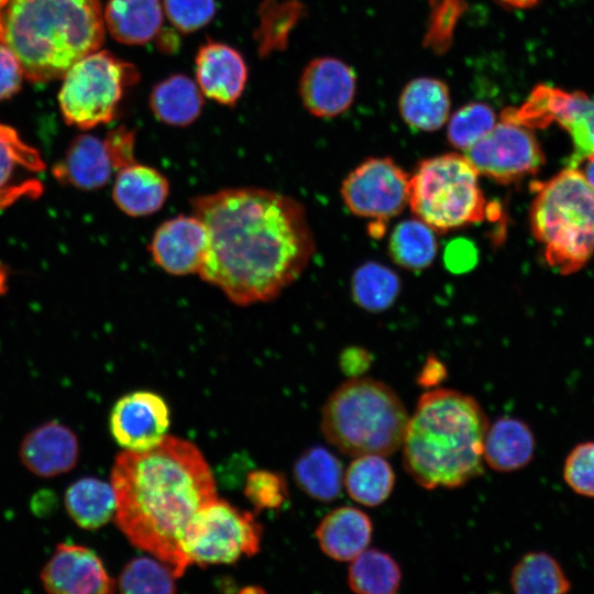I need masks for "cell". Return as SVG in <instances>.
I'll return each instance as SVG.
<instances>
[{"label": "cell", "instance_id": "6da1fadb", "mask_svg": "<svg viewBox=\"0 0 594 594\" xmlns=\"http://www.w3.org/2000/svg\"><path fill=\"white\" fill-rule=\"evenodd\" d=\"M210 234L199 277L238 306L278 297L308 266L315 239L305 207L258 187L220 189L191 198Z\"/></svg>", "mask_w": 594, "mask_h": 594}, {"label": "cell", "instance_id": "7a4b0ae2", "mask_svg": "<svg viewBox=\"0 0 594 594\" xmlns=\"http://www.w3.org/2000/svg\"><path fill=\"white\" fill-rule=\"evenodd\" d=\"M110 483L120 530L134 547L182 576L189 566L180 548L185 530L217 498L213 475L199 449L166 436L150 450H124L116 458Z\"/></svg>", "mask_w": 594, "mask_h": 594}, {"label": "cell", "instance_id": "3957f363", "mask_svg": "<svg viewBox=\"0 0 594 594\" xmlns=\"http://www.w3.org/2000/svg\"><path fill=\"white\" fill-rule=\"evenodd\" d=\"M488 419L472 396L449 388L422 394L409 417L404 468L421 487L453 488L484 472L483 444Z\"/></svg>", "mask_w": 594, "mask_h": 594}, {"label": "cell", "instance_id": "277c9868", "mask_svg": "<svg viewBox=\"0 0 594 594\" xmlns=\"http://www.w3.org/2000/svg\"><path fill=\"white\" fill-rule=\"evenodd\" d=\"M103 38L99 0H9L0 11V42L32 81L64 77Z\"/></svg>", "mask_w": 594, "mask_h": 594}, {"label": "cell", "instance_id": "5b68a950", "mask_svg": "<svg viewBox=\"0 0 594 594\" xmlns=\"http://www.w3.org/2000/svg\"><path fill=\"white\" fill-rule=\"evenodd\" d=\"M409 420L402 399L372 377H350L328 397L321 430L348 457L392 455L402 446Z\"/></svg>", "mask_w": 594, "mask_h": 594}, {"label": "cell", "instance_id": "8992f818", "mask_svg": "<svg viewBox=\"0 0 594 594\" xmlns=\"http://www.w3.org/2000/svg\"><path fill=\"white\" fill-rule=\"evenodd\" d=\"M530 226L548 264L562 274L581 268L594 254V188L576 167L537 185Z\"/></svg>", "mask_w": 594, "mask_h": 594}, {"label": "cell", "instance_id": "52a82bcc", "mask_svg": "<svg viewBox=\"0 0 594 594\" xmlns=\"http://www.w3.org/2000/svg\"><path fill=\"white\" fill-rule=\"evenodd\" d=\"M479 176L465 155L447 153L424 160L410 176L408 206L436 232L480 222L487 207Z\"/></svg>", "mask_w": 594, "mask_h": 594}, {"label": "cell", "instance_id": "ba28073f", "mask_svg": "<svg viewBox=\"0 0 594 594\" xmlns=\"http://www.w3.org/2000/svg\"><path fill=\"white\" fill-rule=\"evenodd\" d=\"M140 73L107 51H96L75 63L64 75L59 103L64 119L81 129L110 122L124 90Z\"/></svg>", "mask_w": 594, "mask_h": 594}, {"label": "cell", "instance_id": "9c48e42d", "mask_svg": "<svg viewBox=\"0 0 594 594\" xmlns=\"http://www.w3.org/2000/svg\"><path fill=\"white\" fill-rule=\"evenodd\" d=\"M262 527L249 512L216 498L188 524L182 552L189 565L231 563L260 550Z\"/></svg>", "mask_w": 594, "mask_h": 594}, {"label": "cell", "instance_id": "30bf717a", "mask_svg": "<svg viewBox=\"0 0 594 594\" xmlns=\"http://www.w3.org/2000/svg\"><path fill=\"white\" fill-rule=\"evenodd\" d=\"M410 176L388 157H371L342 182L344 205L355 216L371 219L373 232L399 215L409 201Z\"/></svg>", "mask_w": 594, "mask_h": 594}, {"label": "cell", "instance_id": "8fae6325", "mask_svg": "<svg viewBox=\"0 0 594 594\" xmlns=\"http://www.w3.org/2000/svg\"><path fill=\"white\" fill-rule=\"evenodd\" d=\"M504 117L529 129L559 123L570 133L574 145L571 167L594 153V99L584 92L540 85L520 109L507 110Z\"/></svg>", "mask_w": 594, "mask_h": 594}, {"label": "cell", "instance_id": "7c38bea8", "mask_svg": "<svg viewBox=\"0 0 594 594\" xmlns=\"http://www.w3.org/2000/svg\"><path fill=\"white\" fill-rule=\"evenodd\" d=\"M464 152L480 175L502 184L537 172L544 160L529 128L506 118Z\"/></svg>", "mask_w": 594, "mask_h": 594}, {"label": "cell", "instance_id": "4fadbf2b", "mask_svg": "<svg viewBox=\"0 0 594 594\" xmlns=\"http://www.w3.org/2000/svg\"><path fill=\"white\" fill-rule=\"evenodd\" d=\"M210 251V234L196 215H178L155 230L150 253L155 264L170 275L197 274L204 268Z\"/></svg>", "mask_w": 594, "mask_h": 594}, {"label": "cell", "instance_id": "5bb4252c", "mask_svg": "<svg viewBox=\"0 0 594 594\" xmlns=\"http://www.w3.org/2000/svg\"><path fill=\"white\" fill-rule=\"evenodd\" d=\"M169 427L165 400L152 392L139 391L121 397L110 415V430L124 450L141 452L160 444Z\"/></svg>", "mask_w": 594, "mask_h": 594}, {"label": "cell", "instance_id": "9a60e30c", "mask_svg": "<svg viewBox=\"0 0 594 594\" xmlns=\"http://www.w3.org/2000/svg\"><path fill=\"white\" fill-rule=\"evenodd\" d=\"M300 100L312 116L333 118L346 111L356 92L353 68L336 57H317L304 68L298 85Z\"/></svg>", "mask_w": 594, "mask_h": 594}, {"label": "cell", "instance_id": "2e32d148", "mask_svg": "<svg viewBox=\"0 0 594 594\" xmlns=\"http://www.w3.org/2000/svg\"><path fill=\"white\" fill-rule=\"evenodd\" d=\"M41 580L44 588L55 594H108L116 585L94 550L73 543L56 547Z\"/></svg>", "mask_w": 594, "mask_h": 594}, {"label": "cell", "instance_id": "e0dca14e", "mask_svg": "<svg viewBox=\"0 0 594 594\" xmlns=\"http://www.w3.org/2000/svg\"><path fill=\"white\" fill-rule=\"evenodd\" d=\"M196 82L205 97L223 106H234L248 82V66L239 51L207 41L195 57Z\"/></svg>", "mask_w": 594, "mask_h": 594}, {"label": "cell", "instance_id": "ac0fdd59", "mask_svg": "<svg viewBox=\"0 0 594 594\" xmlns=\"http://www.w3.org/2000/svg\"><path fill=\"white\" fill-rule=\"evenodd\" d=\"M45 168L40 153L26 145L10 127L0 123V209L21 198H37L43 184L37 175Z\"/></svg>", "mask_w": 594, "mask_h": 594}, {"label": "cell", "instance_id": "d6986e66", "mask_svg": "<svg viewBox=\"0 0 594 594\" xmlns=\"http://www.w3.org/2000/svg\"><path fill=\"white\" fill-rule=\"evenodd\" d=\"M76 435L66 426L48 421L29 432L20 447L25 468L41 477H52L70 471L78 461Z\"/></svg>", "mask_w": 594, "mask_h": 594}, {"label": "cell", "instance_id": "ffe728a7", "mask_svg": "<svg viewBox=\"0 0 594 594\" xmlns=\"http://www.w3.org/2000/svg\"><path fill=\"white\" fill-rule=\"evenodd\" d=\"M117 170L106 140L85 134L70 144L65 157L54 167L55 177L80 189L105 186Z\"/></svg>", "mask_w": 594, "mask_h": 594}, {"label": "cell", "instance_id": "44dd1931", "mask_svg": "<svg viewBox=\"0 0 594 594\" xmlns=\"http://www.w3.org/2000/svg\"><path fill=\"white\" fill-rule=\"evenodd\" d=\"M169 195L168 179L154 167L138 162L118 170L113 200L131 217H145L158 211Z\"/></svg>", "mask_w": 594, "mask_h": 594}, {"label": "cell", "instance_id": "7402d4cb", "mask_svg": "<svg viewBox=\"0 0 594 594\" xmlns=\"http://www.w3.org/2000/svg\"><path fill=\"white\" fill-rule=\"evenodd\" d=\"M536 451L535 435L524 420L505 416L488 425L484 444V462L497 472H514L527 466Z\"/></svg>", "mask_w": 594, "mask_h": 594}, {"label": "cell", "instance_id": "603a6c76", "mask_svg": "<svg viewBox=\"0 0 594 594\" xmlns=\"http://www.w3.org/2000/svg\"><path fill=\"white\" fill-rule=\"evenodd\" d=\"M373 534L371 518L361 509L343 506L323 517L316 530L321 550L337 561H351L364 551Z\"/></svg>", "mask_w": 594, "mask_h": 594}, {"label": "cell", "instance_id": "cb8c5ba5", "mask_svg": "<svg viewBox=\"0 0 594 594\" xmlns=\"http://www.w3.org/2000/svg\"><path fill=\"white\" fill-rule=\"evenodd\" d=\"M164 18L161 0H108L103 20L111 36L127 45L156 38Z\"/></svg>", "mask_w": 594, "mask_h": 594}, {"label": "cell", "instance_id": "d4e9b609", "mask_svg": "<svg viewBox=\"0 0 594 594\" xmlns=\"http://www.w3.org/2000/svg\"><path fill=\"white\" fill-rule=\"evenodd\" d=\"M449 88L440 79L418 77L403 89L398 108L403 120L420 131H436L444 125L450 112Z\"/></svg>", "mask_w": 594, "mask_h": 594}, {"label": "cell", "instance_id": "484cf974", "mask_svg": "<svg viewBox=\"0 0 594 594\" xmlns=\"http://www.w3.org/2000/svg\"><path fill=\"white\" fill-rule=\"evenodd\" d=\"M196 80L174 74L158 81L150 94V108L154 117L170 127L184 128L201 114L205 103Z\"/></svg>", "mask_w": 594, "mask_h": 594}, {"label": "cell", "instance_id": "4316f807", "mask_svg": "<svg viewBox=\"0 0 594 594\" xmlns=\"http://www.w3.org/2000/svg\"><path fill=\"white\" fill-rule=\"evenodd\" d=\"M65 507L72 519L84 529H97L116 514V494L111 483L84 477L65 493Z\"/></svg>", "mask_w": 594, "mask_h": 594}, {"label": "cell", "instance_id": "83f0119b", "mask_svg": "<svg viewBox=\"0 0 594 594\" xmlns=\"http://www.w3.org/2000/svg\"><path fill=\"white\" fill-rule=\"evenodd\" d=\"M295 482L308 496L320 501L336 499L343 484V469L336 455L323 447H311L294 465Z\"/></svg>", "mask_w": 594, "mask_h": 594}, {"label": "cell", "instance_id": "f1b7e54d", "mask_svg": "<svg viewBox=\"0 0 594 594\" xmlns=\"http://www.w3.org/2000/svg\"><path fill=\"white\" fill-rule=\"evenodd\" d=\"M349 496L359 504L374 507L391 495L395 474L385 457L365 454L355 457L343 474Z\"/></svg>", "mask_w": 594, "mask_h": 594}, {"label": "cell", "instance_id": "f546056e", "mask_svg": "<svg viewBox=\"0 0 594 594\" xmlns=\"http://www.w3.org/2000/svg\"><path fill=\"white\" fill-rule=\"evenodd\" d=\"M509 582L517 594H564L572 587L560 562L544 551L524 554L514 565Z\"/></svg>", "mask_w": 594, "mask_h": 594}, {"label": "cell", "instance_id": "4dcf8cb0", "mask_svg": "<svg viewBox=\"0 0 594 594\" xmlns=\"http://www.w3.org/2000/svg\"><path fill=\"white\" fill-rule=\"evenodd\" d=\"M305 13L306 8L299 0H263L254 31L258 55L267 57L285 50L290 32Z\"/></svg>", "mask_w": 594, "mask_h": 594}, {"label": "cell", "instance_id": "1f68e13d", "mask_svg": "<svg viewBox=\"0 0 594 594\" xmlns=\"http://www.w3.org/2000/svg\"><path fill=\"white\" fill-rule=\"evenodd\" d=\"M435 232L418 218L399 222L389 237L391 257L406 270L418 271L428 267L438 251Z\"/></svg>", "mask_w": 594, "mask_h": 594}, {"label": "cell", "instance_id": "d6a6232c", "mask_svg": "<svg viewBox=\"0 0 594 594\" xmlns=\"http://www.w3.org/2000/svg\"><path fill=\"white\" fill-rule=\"evenodd\" d=\"M402 572L398 563L377 549H365L351 560L348 584L360 594H393L398 591Z\"/></svg>", "mask_w": 594, "mask_h": 594}, {"label": "cell", "instance_id": "836d02e7", "mask_svg": "<svg viewBox=\"0 0 594 594\" xmlns=\"http://www.w3.org/2000/svg\"><path fill=\"white\" fill-rule=\"evenodd\" d=\"M353 300L372 312L384 311L396 300L400 290L398 275L387 266L366 262L352 276Z\"/></svg>", "mask_w": 594, "mask_h": 594}, {"label": "cell", "instance_id": "e575fe53", "mask_svg": "<svg viewBox=\"0 0 594 594\" xmlns=\"http://www.w3.org/2000/svg\"><path fill=\"white\" fill-rule=\"evenodd\" d=\"M176 574L173 568L157 558L140 557L131 560L122 570L118 586L122 593L176 592Z\"/></svg>", "mask_w": 594, "mask_h": 594}, {"label": "cell", "instance_id": "d590c367", "mask_svg": "<svg viewBox=\"0 0 594 594\" xmlns=\"http://www.w3.org/2000/svg\"><path fill=\"white\" fill-rule=\"evenodd\" d=\"M497 123L492 107L483 102H470L455 111L448 123V141L466 151L484 138Z\"/></svg>", "mask_w": 594, "mask_h": 594}, {"label": "cell", "instance_id": "8d00e7d4", "mask_svg": "<svg viewBox=\"0 0 594 594\" xmlns=\"http://www.w3.org/2000/svg\"><path fill=\"white\" fill-rule=\"evenodd\" d=\"M562 476L575 494L594 498V440L571 449L564 459Z\"/></svg>", "mask_w": 594, "mask_h": 594}, {"label": "cell", "instance_id": "74e56055", "mask_svg": "<svg viewBox=\"0 0 594 594\" xmlns=\"http://www.w3.org/2000/svg\"><path fill=\"white\" fill-rule=\"evenodd\" d=\"M244 493L257 510L280 508L288 498L284 475L267 470L249 473Z\"/></svg>", "mask_w": 594, "mask_h": 594}, {"label": "cell", "instance_id": "f35d334b", "mask_svg": "<svg viewBox=\"0 0 594 594\" xmlns=\"http://www.w3.org/2000/svg\"><path fill=\"white\" fill-rule=\"evenodd\" d=\"M163 10L172 25L182 33L206 26L216 14L215 0H163Z\"/></svg>", "mask_w": 594, "mask_h": 594}, {"label": "cell", "instance_id": "ab89813d", "mask_svg": "<svg viewBox=\"0 0 594 594\" xmlns=\"http://www.w3.org/2000/svg\"><path fill=\"white\" fill-rule=\"evenodd\" d=\"M461 4L462 0H441L432 12L426 41L439 53L449 46Z\"/></svg>", "mask_w": 594, "mask_h": 594}, {"label": "cell", "instance_id": "60d3db41", "mask_svg": "<svg viewBox=\"0 0 594 594\" xmlns=\"http://www.w3.org/2000/svg\"><path fill=\"white\" fill-rule=\"evenodd\" d=\"M117 170L135 163L134 158V131L127 127H118L108 132L105 138Z\"/></svg>", "mask_w": 594, "mask_h": 594}, {"label": "cell", "instance_id": "b9f144b4", "mask_svg": "<svg viewBox=\"0 0 594 594\" xmlns=\"http://www.w3.org/2000/svg\"><path fill=\"white\" fill-rule=\"evenodd\" d=\"M23 70L14 53L0 42V100L14 95L21 86Z\"/></svg>", "mask_w": 594, "mask_h": 594}, {"label": "cell", "instance_id": "7bdbcfd3", "mask_svg": "<svg viewBox=\"0 0 594 594\" xmlns=\"http://www.w3.org/2000/svg\"><path fill=\"white\" fill-rule=\"evenodd\" d=\"M477 260L475 245L465 239L451 241L444 250V263L454 273L471 270Z\"/></svg>", "mask_w": 594, "mask_h": 594}, {"label": "cell", "instance_id": "ee69618b", "mask_svg": "<svg viewBox=\"0 0 594 594\" xmlns=\"http://www.w3.org/2000/svg\"><path fill=\"white\" fill-rule=\"evenodd\" d=\"M371 365L370 353L358 346L345 349L340 356V366L350 377L361 376Z\"/></svg>", "mask_w": 594, "mask_h": 594}, {"label": "cell", "instance_id": "f6af8a7d", "mask_svg": "<svg viewBox=\"0 0 594 594\" xmlns=\"http://www.w3.org/2000/svg\"><path fill=\"white\" fill-rule=\"evenodd\" d=\"M444 376V366L438 360L430 358L420 372L418 383L425 387H431L440 383Z\"/></svg>", "mask_w": 594, "mask_h": 594}, {"label": "cell", "instance_id": "bcb514c9", "mask_svg": "<svg viewBox=\"0 0 594 594\" xmlns=\"http://www.w3.org/2000/svg\"><path fill=\"white\" fill-rule=\"evenodd\" d=\"M580 163L584 164V167L581 172L588 185L594 188V153L586 156Z\"/></svg>", "mask_w": 594, "mask_h": 594}, {"label": "cell", "instance_id": "7dc6e473", "mask_svg": "<svg viewBox=\"0 0 594 594\" xmlns=\"http://www.w3.org/2000/svg\"><path fill=\"white\" fill-rule=\"evenodd\" d=\"M496 1L510 8L524 9V8H529L536 4L539 0H496Z\"/></svg>", "mask_w": 594, "mask_h": 594}, {"label": "cell", "instance_id": "c3c4849f", "mask_svg": "<svg viewBox=\"0 0 594 594\" xmlns=\"http://www.w3.org/2000/svg\"><path fill=\"white\" fill-rule=\"evenodd\" d=\"M6 289V272L0 267V295L3 294Z\"/></svg>", "mask_w": 594, "mask_h": 594}, {"label": "cell", "instance_id": "681fc988", "mask_svg": "<svg viewBox=\"0 0 594 594\" xmlns=\"http://www.w3.org/2000/svg\"><path fill=\"white\" fill-rule=\"evenodd\" d=\"M9 0H0V10L8 3Z\"/></svg>", "mask_w": 594, "mask_h": 594}]
</instances>
